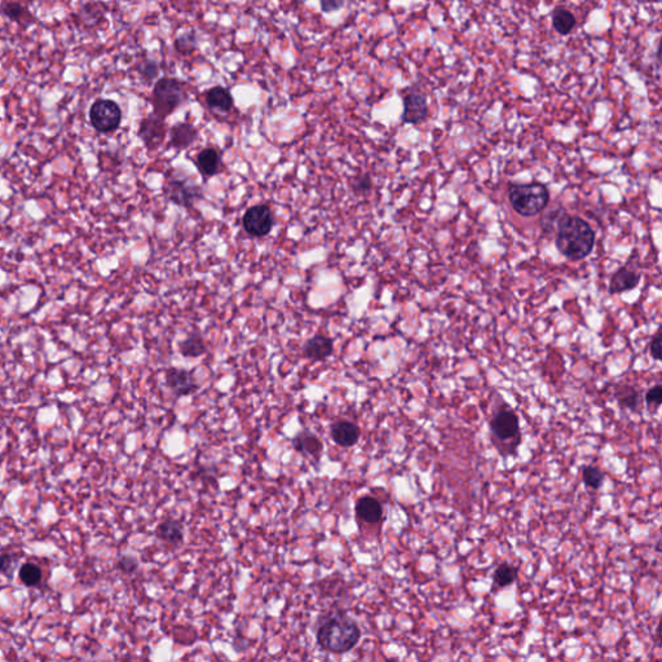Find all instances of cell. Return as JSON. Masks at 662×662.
Segmentation results:
<instances>
[{
	"label": "cell",
	"mask_w": 662,
	"mask_h": 662,
	"mask_svg": "<svg viewBox=\"0 0 662 662\" xmlns=\"http://www.w3.org/2000/svg\"><path fill=\"white\" fill-rule=\"evenodd\" d=\"M557 238L559 252L572 262L587 258L595 244V232L584 219L567 215L564 210L557 211Z\"/></svg>",
	"instance_id": "obj_1"
},
{
	"label": "cell",
	"mask_w": 662,
	"mask_h": 662,
	"mask_svg": "<svg viewBox=\"0 0 662 662\" xmlns=\"http://www.w3.org/2000/svg\"><path fill=\"white\" fill-rule=\"evenodd\" d=\"M316 636L321 648L333 653H346L357 646L361 630L343 611H334L320 619Z\"/></svg>",
	"instance_id": "obj_2"
},
{
	"label": "cell",
	"mask_w": 662,
	"mask_h": 662,
	"mask_svg": "<svg viewBox=\"0 0 662 662\" xmlns=\"http://www.w3.org/2000/svg\"><path fill=\"white\" fill-rule=\"evenodd\" d=\"M509 201L516 214L530 217L538 215L546 209L550 201V195L546 185L541 182L512 184L509 188Z\"/></svg>",
	"instance_id": "obj_3"
},
{
	"label": "cell",
	"mask_w": 662,
	"mask_h": 662,
	"mask_svg": "<svg viewBox=\"0 0 662 662\" xmlns=\"http://www.w3.org/2000/svg\"><path fill=\"white\" fill-rule=\"evenodd\" d=\"M187 98L188 92L184 82L175 78H162L154 86L152 95L154 114L165 119L180 108Z\"/></svg>",
	"instance_id": "obj_4"
},
{
	"label": "cell",
	"mask_w": 662,
	"mask_h": 662,
	"mask_svg": "<svg viewBox=\"0 0 662 662\" xmlns=\"http://www.w3.org/2000/svg\"><path fill=\"white\" fill-rule=\"evenodd\" d=\"M90 122L98 133H114L122 122V110L115 101L101 98L92 104Z\"/></svg>",
	"instance_id": "obj_5"
},
{
	"label": "cell",
	"mask_w": 662,
	"mask_h": 662,
	"mask_svg": "<svg viewBox=\"0 0 662 662\" xmlns=\"http://www.w3.org/2000/svg\"><path fill=\"white\" fill-rule=\"evenodd\" d=\"M489 428L493 439L498 443H511L514 449L520 443V422L515 413L509 409L500 410L495 413L493 418L489 422Z\"/></svg>",
	"instance_id": "obj_6"
},
{
	"label": "cell",
	"mask_w": 662,
	"mask_h": 662,
	"mask_svg": "<svg viewBox=\"0 0 662 662\" xmlns=\"http://www.w3.org/2000/svg\"><path fill=\"white\" fill-rule=\"evenodd\" d=\"M165 193L168 201L182 207H190L197 200L202 198L203 195L202 189L198 185L192 184L185 179L176 177L168 179L165 187Z\"/></svg>",
	"instance_id": "obj_7"
},
{
	"label": "cell",
	"mask_w": 662,
	"mask_h": 662,
	"mask_svg": "<svg viewBox=\"0 0 662 662\" xmlns=\"http://www.w3.org/2000/svg\"><path fill=\"white\" fill-rule=\"evenodd\" d=\"M273 214L271 209L264 205H257L244 212L242 224L250 236L264 237L271 233L273 228Z\"/></svg>",
	"instance_id": "obj_8"
},
{
	"label": "cell",
	"mask_w": 662,
	"mask_h": 662,
	"mask_svg": "<svg viewBox=\"0 0 662 662\" xmlns=\"http://www.w3.org/2000/svg\"><path fill=\"white\" fill-rule=\"evenodd\" d=\"M428 115V104L425 92L417 87H411L404 96L403 122L409 125H418Z\"/></svg>",
	"instance_id": "obj_9"
},
{
	"label": "cell",
	"mask_w": 662,
	"mask_h": 662,
	"mask_svg": "<svg viewBox=\"0 0 662 662\" xmlns=\"http://www.w3.org/2000/svg\"><path fill=\"white\" fill-rule=\"evenodd\" d=\"M139 138L149 150L157 149L166 138L165 119L154 113L145 117L140 123Z\"/></svg>",
	"instance_id": "obj_10"
},
{
	"label": "cell",
	"mask_w": 662,
	"mask_h": 662,
	"mask_svg": "<svg viewBox=\"0 0 662 662\" xmlns=\"http://www.w3.org/2000/svg\"><path fill=\"white\" fill-rule=\"evenodd\" d=\"M166 386L174 392L176 398H184L195 393L200 388L195 376L188 370L170 368L166 371Z\"/></svg>",
	"instance_id": "obj_11"
},
{
	"label": "cell",
	"mask_w": 662,
	"mask_h": 662,
	"mask_svg": "<svg viewBox=\"0 0 662 662\" xmlns=\"http://www.w3.org/2000/svg\"><path fill=\"white\" fill-rule=\"evenodd\" d=\"M641 277V272L633 268L631 264L621 267L620 269L614 272V276L611 277L608 293L611 295H616V294L630 291L639 285Z\"/></svg>",
	"instance_id": "obj_12"
},
{
	"label": "cell",
	"mask_w": 662,
	"mask_h": 662,
	"mask_svg": "<svg viewBox=\"0 0 662 662\" xmlns=\"http://www.w3.org/2000/svg\"><path fill=\"white\" fill-rule=\"evenodd\" d=\"M330 435L336 445L351 448L358 443L361 431L353 422L347 419H338L330 427Z\"/></svg>",
	"instance_id": "obj_13"
},
{
	"label": "cell",
	"mask_w": 662,
	"mask_h": 662,
	"mask_svg": "<svg viewBox=\"0 0 662 662\" xmlns=\"http://www.w3.org/2000/svg\"><path fill=\"white\" fill-rule=\"evenodd\" d=\"M293 446L298 453L307 455L311 458H316V460H320L321 454L324 450V444L320 438L308 430L301 431L294 438Z\"/></svg>",
	"instance_id": "obj_14"
},
{
	"label": "cell",
	"mask_w": 662,
	"mask_h": 662,
	"mask_svg": "<svg viewBox=\"0 0 662 662\" xmlns=\"http://www.w3.org/2000/svg\"><path fill=\"white\" fill-rule=\"evenodd\" d=\"M334 352V342L325 335H314L304 346V356L314 361H325Z\"/></svg>",
	"instance_id": "obj_15"
},
{
	"label": "cell",
	"mask_w": 662,
	"mask_h": 662,
	"mask_svg": "<svg viewBox=\"0 0 662 662\" xmlns=\"http://www.w3.org/2000/svg\"><path fill=\"white\" fill-rule=\"evenodd\" d=\"M356 516L365 523L377 524L382 520L383 506L377 498L365 495L356 503Z\"/></svg>",
	"instance_id": "obj_16"
},
{
	"label": "cell",
	"mask_w": 662,
	"mask_h": 662,
	"mask_svg": "<svg viewBox=\"0 0 662 662\" xmlns=\"http://www.w3.org/2000/svg\"><path fill=\"white\" fill-rule=\"evenodd\" d=\"M197 167L205 179H210L220 172L222 157L214 148H206L197 155Z\"/></svg>",
	"instance_id": "obj_17"
},
{
	"label": "cell",
	"mask_w": 662,
	"mask_h": 662,
	"mask_svg": "<svg viewBox=\"0 0 662 662\" xmlns=\"http://www.w3.org/2000/svg\"><path fill=\"white\" fill-rule=\"evenodd\" d=\"M198 138V131L193 125L182 122L177 123L171 128V139L170 145L176 149H187L190 147Z\"/></svg>",
	"instance_id": "obj_18"
},
{
	"label": "cell",
	"mask_w": 662,
	"mask_h": 662,
	"mask_svg": "<svg viewBox=\"0 0 662 662\" xmlns=\"http://www.w3.org/2000/svg\"><path fill=\"white\" fill-rule=\"evenodd\" d=\"M155 534L166 544L179 546L184 538L182 524L176 519L168 517L157 527Z\"/></svg>",
	"instance_id": "obj_19"
},
{
	"label": "cell",
	"mask_w": 662,
	"mask_h": 662,
	"mask_svg": "<svg viewBox=\"0 0 662 662\" xmlns=\"http://www.w3.org/2000/svg\"><path fill=\"white\" fill-rule=\"evenodd\" d=\"M206 101L211 108L220 112H229L234 104L230 92L222 86H217L209 90L206 93Z\"/></svg>",
	"instance_id": "obj_20"
},
{
	"label": "cell",
	"mask_w": 662,
	"mask_h": 662,
	"mask_svg": "<svg viewBox=\"0 0 662 662\" xmlns=\"http://www.w3.org/2000/svg\"><path fill=\"white\" fill-rule=\"evenodd\" d=\"M552 26L560 35H568L576 28L577 20L569 9L564 7L555 8L552 11Z\"/></svg>",
	"instance_id": "obj_21"
},
{
	"label": "cell",
	"mask_w": 662,
	"mask_h": 662,
	"mask_svg": "<svg viewBox=\"0 0 662 662\" xmlns=\"http://www.w3.org/2000/svg\"><path fill=\"white\" fill-rule=\"evenodd\" d=\"M614 398L621 406V409L636 410L639 408V391L633 386L621 384L614 390Z\"/></svg>",
	"instance_id": "obj_22"
},
{
	"label": "cell",
	"mask_w": 662,
	"mask_h": 662,
	"mask_svg": "<svg viewBox=\"0 0 662 662\" xmlns=\"http://www.w3.org/2000/svg\"><path fill=\"white\" fill-rule=\"evenodd\" d=\"M179 351L184 357L197 358L206 353V343L200 334L189 335L179 344Z\"/></svg>",
	"instance_id": "obj_23"
},
{
	"label": "cell",
	"mask_w": 662,
	"mask_h": 662,
	"mask_svg": "<svg viewBox=\"0 0 662 662\" xmlns=\"http://www.w3.org/2000/svg\"><path fill=\"white\" fill-rule=\"evenodd\" d=\"M516 576H517V571L514 567H511L507 563H502L495 568V573H493V582L497 587L502 589V587L512 585L515 582Z\"/></svg>",
	"instance_id": "obj_24"
},
{
	"label": "cell",
	"mask_w": 662,
	"mask_h": 662,
	"mask_svg": "<svg viewBox=\"0 0 662 662\" xmlns=\"http://www.w3.org/2000/svg\"><path fill=\"white\" fill-rule=\"evenodd\" d=\"M606 475L595 466H585L582 467V482L585 484L586 488L598 490L604 482Z\"/></svg>",
	"instance_id": "obj_25"
},
{
	"label": "cell",
	"mask_w": 662,
	"mask_h": 662,
	"mask_svg": "<svg viewBox=\"0 0 662 662\" xmlns=\"http://www.w3.org/2000/svg\"><path fill=\"white\" fill-rule=\"evenodd\" d=\"M20 579L22 584L26 586H36L42 581V569L33 563H25L20 568Z\"/></svg>",
	"instance_id": "obj_26"
},
{
	"label": "cell",
	"mask_w": 662,
	"mask_h": 662,
	"mask_svg": "<svg viewBox=\"0 0 662 662\" xmlns=\"http://www.w3.org/2000/svg\"><path fill=\"white\" fill-rule=\"evenodd\" d=\"M175 48L182 55L192 53L197 48V36H195V31H188V33L179 35L175 41Z\"/></svg>",
	"instance_id": "obj_27"
},
{
	"label": "cell",
	"mask_w": 662,
	"mask_h": 662,
	"mask_svg": "<svg viewBox=\"0 0 662 662\" xmlns=\"http://www.w3.org/2000/svg\"><path fill=\"white\" fill-rule=\"evenodd\" d=\"M646 405L649 411H657V409L662 404V386L656 384L652 388H649L646 393Z\"/></svg>",
	"instance_id": "obj_28"
},
{
	"label": "cell",
	"mask_w": 662,
	"mask_h": 662,
	"mask_svg": "<svg viewBox=\"0 0 662 662\" xmlns=\"http://www.w3.org/2000/svg\"><path fill=\"white\" fill-rule=\"evenodd\" d=\"M0 11L1 14H4L8 19L11 20H14V21H20L22 19L24 14L26 12V9L22 7L20 3H3L1 7H0Z\"/></svg>",
	"instance_id": "obj_29"
},
{
	"label": "cell",
	"mask_w": 662,
	"mask_h": 662,
	"mask_svg": "<svg viewBox=\"0 0 662 662\" xmlns=\"http://www.w3.org/2000/svg\"><path fill=\"white\" fill-rule=\"evenodd\" d=\"M158 73H160L158 63L153 60H145L144 63H140V76L147 83L153 82L154 79L158 77Z\"/></svg>",
	"instance_id": "obj_30"
},
{
	"label": "cell",
	"mask_w": 662,
	"mask_h": 662,
	"mask_svg": "<svg viewBox=\"0 0 662 662\" xmlns=\"http://www.w3.org/2000/svg\"><path fill=\"white\" fill-rule=\"evenodd\" d=\"M16 565H17V559L14 558V555L4 554L0 557V572L8 579L14 577Z\"/></svg>",
	"instance_id": "obj_31"
},
{
	"label": "cell",
	"mask_w": 662,
	"mask_h": 662,
	"mask_svg": "<svg viewBox=\"0 0 662 662\" xmlns=\"http://www.w3.org/2000/svg\"><path fill=\"white\" fill-rule=\"evenodd\" d=\"M373 187V182H371V179H370L369 175H360V176H356L352 182V188L355 190L356 193L358 195H365L368 193L370 189Z\"/></svg>",
	"instance_id": "obj_32"
},
{
	"label": "cell",
	"mask_w": 662,
	"mask_h": 662,
	"mask_svg": "<svg viewBox=\"0 0 662 662\" xmlns=\"http://www.w3.org/2000/svg\"><path fill=\"white\" fill-rule=\"evenodd\" d=\"M661 347H662V335L661 330H658L656 333L655 336L652 338L651 341V344H649V353L652 356V358L656 360V361H660L661 360Z\"/></svg>",
	"instance_id": "obj_33"
},
{
	"label": "cell",
	"mask_w": 662,
	"mask_h": 662,
	"mask_svg": "<svg viewBox=\"0 0 662 662\" xmlns=\"http://www.w3.org/2000/svg\"><path fill=\"white\" fill-rule=\"evenodd\" d=\"M138 567H139V563L133 557L126 555V557H122V558L119 559L118 568L126 574H131L133 572H136Z\"/></svg>",
	"instance_id": "obj_34"
},
{
	"label": "cell",
	"mask_w": 662,
	"mask_h": 662,
	"mask_svg": "<svg viewBox=\"0 0 662 662\" xmlns=\"http://www.w3.org/2000/svg\"><path fill=\"white\" fill-rule=\"evenodd\" d=\"M343 6H344L343 1H335V0L321 1L322 12H325V14H331V12H334V11H338L339 8H342Z\"/></svg>",
	"instance_id": "obj_35"
}]
</instances>
